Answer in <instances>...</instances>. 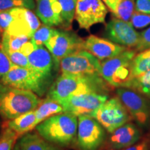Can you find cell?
<instances>
[{"label": "cell", "instance_id": "6da1fadb", "mask_svg": "<svg viewBox=\"0 0 150 150\" xmlns=\"http://www.w3.org/2000/svg\"><path fill=\"white\" fill-rule=\"evenodd\" d=\"M110 86L102 76L61 74L52 84L47 97L60 104L75 95L87 93L107 94Z\"/></svg>", "mask_w": 150, "mask_h": 150}, {"label": "cell", "instance_id": "7a4b0ae2", "mask_svg": "<svg viewBox=\"0 0 150 150\" xmlns=\"http://www.w3.org/2000/svg\"><path fill=\"white\" fill-rule=\"evenodd\" d=\"M41 102L32 91L0 83V116L6 120L35 110Z\"/></svg>", "mask_w": 150, "mask_h": 150}, {"label": "cell", "instance_id": "3957f363", "mask_svg": "<svg viewBox=\"0 0 150 150\" xmlns=\"http://www.w3.org/2000/svg\"><path fill=\"white\" fill-rule=\"evenodd\" d=\"M35 128L38 133L50 143L70 145L77 136L78 117L63 112L48 117Z\"/></svg>", "mask_w": 150, "mask_h": 150}, {"label": "cell", "instance_id": "277c9868", "mask_svg": "<svg viewBox=\"0 0 150 150\" xmlns=\"http://www.w3.org/2000/svg\"><path fill=\"white\" fill-rule=\"evenodd\" d=\"M136 52L127 50L101 63V76L110 86L129 88L134 79L132 61Z\"/></svg>", "mask_w": 150, "mask_h": 150}, {"label": "cell", "instance_id": "5b68a950", "mask_svg": "<svg viewBox=\"0 0 150 150\" xmlns=\"http://www.w3.org/2000/svg\"><path fill=\"white\" fill-rule=\"evenodd\" d=\"M62 74L76 76H101V63L85 50L73 52L59 63Z\"/></svg>", "mask_w": 150, "mask_h": 150}, {"label": "cell", "instance_id": "8992f818", "mask_svg": "<svg viewBox=\"0 0 150 150\" xmlns=\"http://www.w3.org/2000/svg\"><path fill=\"white\" fill-rule=\"evenodd\" d=\"M89 115L96 119L110 134L132 118L117 97L106 100Z\"/></svg>", "mask_w": 150, "mask_h": 150}, {"label": "cell", "instance_id": "52a82bcc", "mask_svg": "<svg viewBox=\"0 0 150 150\" xmlns=\"http://www.w3.org/2000/svg\"><path fill=\"white\" fill-rule=\"evenodd\" d=\"M0 83L42 95L45 91L48 81L38 74L32 69L15 65L1 78Z\"/></svg>", "mask_w": 150, "mask_h": 150}, {"label": "cell", "instance_id": "ba28073f", "mask_svg": "<svg viewBox=\"0 0 150 150\" xmlns=\"http://www.w3.org/2000/svg\"><path fill=\"white\" fill-rule=\"evenodd\" d=\"M83 42L84 40L74 33L56 29L45 45L53 56L55 65L59 66L63 58L78 50H84Z\"/></svg>", "mask_w": 150, "mask_h": 150}, {"label": "cell", "instance_id": "9c48e42d", "mask_svg": "<svg viewBox=\"0 0 150 150\" xmlns=\"http://www.w3.org/2000/svg\"><path fill=\"white\" fill-rule=\"evenodd\" d=\"M77 144L81 150H97L104 140L105 131L96 119L88 115L78 116Z\"/></svg>", "mask_w": 150, "mask_h": 150}, {"label": "cell", "instance_id": "30bf717a", "mask_svg": "<svg viewBox=\"0 0 150 150\" xmlns=\"http://www.w3.org/2000/svg\"><path fill=\"white\" fill-rule=\"evenodd\" d=\"M117 97L120 99L131 117L140 127H146L150 121V102L136 91L126 88L116 90Z\"/></svg>", "mask_w": 150, "mask_h": 150}, {"label": "cell", "instance_id": "8fae6325", "mask_svg": "<svg viewBox=\"0 0 150 150\" xmlns=\"http://www.w3.org/2000/svg\"><path fill=\"white\" fill-rule=\"evenodd\" d=\"M107 13L102 0H77L74 18L80 28L89 30L92 26L104 22Z\"/></svg>", "mask_w": 150, "mask_h": 150}, {"label": "cell", "instance_id": "7c38bea8", "mask_svg": "<svg viewBox=\"0 0 150 150\" xmlns=\"http://www.w3.org/2000/svg\"><path fill=\"white\" fill-rule=\"evenodd\" d=\"M108 99L107 94L87 93L72 96L61 103L64 112L76 116L91 115Z\"/></svg>", "mask_w": 150, "mask_h": 150}, {"label": "cell", "instance_id": "4fadbf2b", "mask_svg": "<svg viewBox=\"0 0 150 150\" xmlns=\"http://www.w3.org/2000/svg\"><path fill=\"white\" fill-rule=\"evenodd\" d=\"M104 35L112 42L126 47H136L140 39V33L130 22L117 18H112L106 24Z\"/></svg>", "mask_w": 150, "mask_h": 150}, {"label": "cell", "instance_id": "5bb4252c", "mask_svg": "<svg viewBox=\"0 0 150 150\" xmlns=\"http://www.w3.org/2000/svg\"><path fill=\"white\" fill-rule=\"evenodd\" d=\"M11 12L13 19L6 32L16 36H27L31 39L40 27L38 18L30 9L23 7L13 8Z\"/></svg>", "mask_w": 150, "mask_h": 150}, {"label": "cell", "instance_id": "9a60e30c", "mask_svg": "<svg viewBox=\"0 0 150 150\" xmlns=\"http://www.w3.org/2000/svg\"><path fill=\"white\" fill-rule=\"evenodd\" d=\"M83 49L99 61L111 59L128 50L126 47L94 35H90L84 40Z\"/></svg>", "mask_w": 150, "mask_h": 150}, {"label": "cell", "instance_id": "2e32d148", "mask_svg": "<svg viewBox=\"0 0 150 150\" xmlns=\"http://www.w3.org/2000/svg\"><path fill=\"white\" fill-rule=\"evenodd\" d=\"M27 57L31 69L45 79L50 81L55 65L53 56L50 51L43 46L38 47Z\"/></svg>", "mask_w": 150, "mask_h": 150}, {"label": "cell", "instance_id": "e0dca14e", "mask_svg": "<svg viewBox=\"0 0 150 150\" xmlns=\"http://www.w3.org/2000/svg\"><path fill=\"white\" fill-rule=\"evenodd\" d=\"M140 138V131L136 125L126 123L110 133L109 143L112 148L121 149L136 143Z\"/></svg>", "mask_w": 150, "mask_h": 150}, {"label": "cell", "instance_id": "ac0fdd59", "mask_svg": "<svg viewBox=\"0 0 150 150\" xmlns=\"http://www.w3.org/2000/svg\"><path fill=\"white\" fill-rule=\"evenodd\" d=\"M35 13L45 25H63L62 8L58 0H37Z\"/></svg>", "mask_w": 150, "mask_h": 150}, {"label": "cell", "instance_id": "d6986e66", "mask_svg": "<svg viewBox=\"0 0 150 150\" xmlns=\"http://www.w3.org/2000/svg\"><path fill=\"white\" fill-rule=\"evenodd\" d=\"M3 126L11 129L20 136L27 134L37 126L35 110L22 114L15 119L6 120Z\"/></svg>", "mask_w": 150, "mask_h": 150}, {"label": "cell", "instance_id": "ffe728a7", "mask_svg": "<svg viewBox=\"0 0 150 150\" xmlns=\"http://www.w3.org/2000/svg\"><path fill=\"white\" fill-rule=\"evenodd\" d=\"M36 115V125L45 120L48 117L64 112L63 106L54 99L47 97L42 100L35 110Z\"/></svg>", "mask_w": 150, "mask_h": 150}, {"label": "cell", "instance_id": "44dd1931", "mask_svg": "<svg viewBox=\"0 0 150 150\" xmlns=\"http://www.w3.org/2000/svg\"><path fill=\"white\" fill-rule=\"evenodd\" d=\"M47 142L40 134L27 133L16 142L13 150H45Z\"/></svg>", "mask_w": 150, "mask_h": 150}, {"label": "cell", "instance_id": "7402d4cb", "mask_svg": "<svg viewBox=\"0 0 150 150\" xmlns=\"http://www.w3.org/2000/svg\"><path fill=\"white\" fill-rule=\"evenodd\" d=\"M29 40L31 39L27 36H16L9 34L5 31L1 35L0 45L6 53L9 52L20 51V48L23 46V45Z\"/></svg>", "mask_w": 150, "mask_h": 150}, {"label": "cell", "instance_id": "603a6c76", "mask_svg": "<svg viewBox=\"0 0 150 150\" xmlns=\"http://www.w3.org/2000/svg\"><path fill=\"white\" fill-rule=\"evenodd\" d=\"M132 70L134 77L150 70V48L134 56L132 61Z\"/></svg>", "mask_w": 150, "mask_h": 150}, {"label": "cell", "instance_id": "cb8c5ba5", "mask_svg": "<svg viewBox=\"0 0 150 150\" xmlns=\"http://www.w3.org/2000/svg\"><path fill=\"white\" fill-rule=\"evenodd\" d=\"M136 0H120L114 16L122 20L130 22L131 16L135 12Z\"/></svg>", "mask_w": 150, "mask_h": 150}, {"label": "cell", "instance_id": "d4e9b609", "mask_svg": "<svg viewBox=\"0 0 150 150\" xmlns=\"http://www.w3.org/2000/svg\"><path fill=\"white\" fill-rule=\"evenodd\" d=\"M129 88L150 97V70L134 77Z\"/></svg>", "mask_w": 150, "mask_h": 150}, {"label": "cell", "instance_id": "484cf974", "mask_svg": "<svg viewBox=\"0 0 150 150\" xmlns=\"http://www.w3.org/2000/svg\"><path fill=\"white\" fill-rule=\"evenodd\" d=\"M62 8V18L63 26L69 27L74 18L77 0H58Z\"/></svg>", "mask_w": 150, "mask_h": 150}, {"label": "cell", "instance_id": "4316f807", "mask_svg": "<svg viewBox=\"0 0 150 150\" xmlns=\"http://www.w3.org/2000/svg\"><path fill=\"white\" fill-rule=\"evenodd\" d=\"M54 29L47 25H42L38 29L31 37V40L36 47H42L50 40L55 32Z\"/></svg>", "mask_w": 150, "mask_h": 150}, {"label": "cell", "instance_id": "83f0119b", "mask_svg": "<svg viewBox=\"0 0 150 150\" xmlns=\"http://www.w3.org/2000/svg\"><path fill=\"white\" fill-rule=\"evenodd\" d=\"M20 136L7 127L3 126L0 134V150H12Z\"/></svg>", "mask_w": 150, "mask_h": 150}, {"label": "cell", "instance_id": "f1b7e54d", "mask_svg": "<svg viewBox=\"0 0 150 150\" xmlns=\"http://www.w3.org/2000/svg\"><path fill=\"white\" fill-rule=\"evenodd\" d=\"M34 0H0V11L16 7H23L30 10L35 8Z\"/></svg>", "mask_w": 150, "mask_h": 150}, {"label": "cell", "instance_id": "f546056e", "mask_svg": "<svg viewBox=\"0 0 150 150\" xmlns=\"http://www.w3.org/2000/svg\"><path fill=\"white\" fill-rule=\"evenodd\" d=\"M130 23L136 29H142L150 24V15L135 11L131 16Z\"/></svg>", "mask_w": 150, "mask_h": 150}, {"label": "cell", "instance_id": "4dcf8cb0", "mask_svg": "<svg viewBox=\"0 0 150 150\" xmlns=\"http://www.w3.org/2000/svg\"><path fill=\"white\" fill-rule=\"evenodd\" d=\"M6 54L13 64L20 67H26V68H31L28 57L22 54V52L20 51L9 52H7Z\"/></svg>", "mask_w": 150, "mask_h": 150}, {"label": "cell", "instance_id": "1f68e13d", "mask_svg": "<svg viewBox=\"0 0 150 150\" xmlns=\"http://www.w3.org/2000/svg\"><path fill=\"white\" fill-rule=\"evenodd\" d=\"M15 65L0 45V78L8 73Z\"/></svg>", "mask_w": 150, "mask_h": 150}, {"label": "cell", "instance_id": "d6a6232c", "mask_svg": "<svg viewBox=\"0 0 150 150\" xmlns=\"http://www.w3.org/2000/svg\"><path fill=\"white\" fill-rule=\"evenodd\" d=\"M150 48V27L140 33V39L136 47L137 51L142 52Z\"/></svg>", "mask_w": 150, "mask_h": 150}, {"label": "cell", "instance_id": "836d02e7", "mask_svg": "<svg viewBox=\"0 0 150 150\" xmlns=\"http://www.w3.org/2000/svg\"><path fill=\"white\" fill-rule=\"evenodd\" d=\"M13 19V18L11 14V9L0 11V32L1 35L8 29Z\"/></svg>", "mask_w": 150, "mask_h": 150}, {"label": "cell", "instance_id": "e575fe53", "mask_svg": "<svg viewBox=\"0 0 150 150\" xmlns=\"http://www.w3.org/2000/svg\"><path fill=\"white\" fill-rule=\"evenodd\" d=\"M135 11L150 15V0H136Z\"/></svg>", "mask_w": 150, "mask_h": 150}, {"label": "cell", "instance_id": "d590c367", "mask_svg": "<svg viewBox=\"0 0 150 150\" xmlns=\"http://www.w3.org/2000/svg\"><path fill=\"white\" fill-rule=\"evenodd\" d=\"M149 147V140H143L141 142L135 143L133 145L125 148L124 150H148Z\"/></svg>", "mask_w": 150, "mask_h": 150}, {"label": "cell", "instance_id": "8d00e7d4", "mask_svg": "<svg viewBox=\"0 0 150 150\" xmlns=\"http://www.w3.org/2000/svg\"><path fill=\"white\" fill-rule=\"evenodd\" d=\"M35 48H36V47H35V45L32 42V41L29 40L28 42H26L25 44H24L23 46L20 48V52H22V53L24 54L25 56H28Z\"/></svg>", "mask_w": 150, "mask_h": 150}, {"label": "cell", "instance_id": "74e56055", "mask_svg": "<svg viewBox=\"0 0 150 150\" xmlns=\"http://www.w3.org/2000/svg\"><path fill=\"white\" fill-rule=\"evenodd\" d=\"M103 2L105 3L108 8L111 11L112 13L115 12L116 8H117V6L118 4V2H119L120 0H102Z\"/></svg>", "mask_w": 150, "mask_h": 150}, {"label": "cell", "instance_id": "f35d334b", "mask_svg": "<svg viewBox=\"0 0 150 150\" xmlns=\"http://www.w3.org/2000/svg\"><path fill=\"white\" fill-rule=\"evenodd\" d=\"M45 150H63V149H62L61 148L58 147V146L54 145V144L50 143H50H47V145Z\"/></svg>", "mask_w": 150, "mask_h": 150}, {"label": "cell", "instance_id": "ab89813d", "mask_svg": "<svg viewBox=\"0 0 150 150\" xmlns=\"http://www.w3.org/2000/svg\"><path fill=\"white\" fill-rule=\"evenodd\" d=\"M1 36V32H0V37Z\"/></svg>", "mask_w": 150, "mask_h": 150}, {"label": "cell", "instance_id": "60d3db41", "mask_svg": "<svg viewBox=\"0 0 150 150\" xmlns=\"http://www.w3.org/2000/svg\"><path fill=\"white\" fill-rule=\"evenodd\" d=\"M0 134H1V131H0Z\"/></svg>", "mask_w": 150, "mask_h": 150}, {"label": "cell", "instance_id": "b9f144b4", "mask_svg": "<svg viewBox=\"0 0 150 150\" xmlns=\"http://www.w3.org/2000/svg\"><path fill=\"white\" fill-rule=\"evenodd\" d=\"M0 43H1V40H0Z\"/></svg>", "mask_w": 150, "mask_h": 150}]
</instances>
